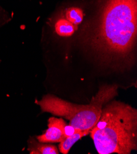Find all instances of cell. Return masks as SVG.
<instances>
[{
    "mask_svg": "<svg viewBox=\"0 0 137 154\" xmlns=\"http://www.w3.org/2000/svg\"><path fill=\"white\" fill-rule=\"evenodd\" d=\"M137 0H107L95 36V46L104 55L127 57L135 45Z\"/></svg>",
    "mask_w": 137,
    "mask_h": 154,
    "instance_id": "cell-1",
    "label": "cell"
},
{
    "mask_svg": "<svg viewBox=\"0 0 137 154\" xmlns=\"http://www.w3.org/2000/svg\"><path fill=\"white\" fill-rule=\"evenodd\" d=\"M90 131L89 130H78L72 135L65 137L62 141L59 143L58 149L60 152L63 154H67L72 146L78 141L81 140L83 137L89 134Z\"/></svg>",
    "mask_w": 137,
    "mask_h": 154,
    "instance_id": "cell-6",
    "label": "cell"
},
{
    "mask_svg": "<svg viewBox=\"0 0 137 154\" xmlns=\"http://www.w3.org/2000/svg\"><path fill=\"white\" fill-rule=\"evenodd\" d=\"M77 29V26L73 25L65 18L58 19L55 24V30L57 35L62 37L72 36Z\"/></svg>",
    "mask_w": 137,
    "mask_h": 154,
    "instance_id": "cell-7",
    "label": "cell"
},
{
    "mask_svg": "<svg viewBox=\"0 0 137 154\" xmlns=\"http://www.w3.org/2000/svg\"><path fill=\"white\" fill-rule=\"evenodd\" d=\"M89 133L99 154H130L137 148V110L117 101L106 104Z\"/></svg>",
    "mask_w": 137,
    "mask_h": 154,
    "instance_id": "cell-2",
    "label": "cell"
},
{
    "mask_svg": "<svg viewBox=\"0 0 137 154\" xmlns=\"http://www.w3.org/2000/svg\"><path fill=\"white\" fill-rule=\"evenodd\" d=\"M117 86L103 85L88 104H77L68 102L52 95L44 96L36 103L42 112L63 117L70 121L69 125L75 129L90 130L99 120L104 104L108 103L117 95Z\"/></svg>",
    "mask_w": 137,
    "mask_h": 154,
    "instance_id": "cell-3",
    "label": "cell"
},
{
    "mask_svg": "<svg viewBox=\"0 0 137 154\" xmlns=\"http://www.w3.org/2000/svg\"><path fill=\"white\" fill-rule=\"evenodd\" d=\"M5 12V11L2 9V8L0 7V23L2 22V19L5 17V15H4Z\"/></svg>",
    "mask_w": 137,
    "mask_h": 154,
    "instance_id": "cell-9",
    "label": "cell"
},
{
    "mask_svg": "<svg viewBox=\"0 0 137 154\" xmlns=\"http://www.w3.org/2000/svg\"><path fill=\"white\" fill-rule=\"evenodd\" d=\"M28 150L30 154H58L59 151L54 145L37 142L33 138L28 141Z\"/></svg>",
    "mask_w": 137,
    "mask_h": 154,
    "instance_id": "cell-5",
    "label": "cell"
},
{
    "mask_svg": "<svg viewBox=\"0 0 137 154\" xmlns=\"http://www.w3.org/2000/svg\"><path fill=\"white\" fill-rule=\"evenodd\" d=\"M67 124L62 118L51 117L48 120V128L44 134L36 137L39 142L44 143H60L65 137V128Z\"/></svg>",
    "mask_w": 137,
    "mask_h": 154,
    "instance_id": "cell-4",
    "label": "cell"
},
{
    "mask_svg": "<svg viewBox=\"0 0 137 154\" xmlns=\"http://www.w3.org/2000/svg\"><path fill=\"white\" fill-rule=\"evenodd\" d=\"M84 15L83 11L78 7L68 8L65 12V19L76 26L79 25L83 22Z\"/></svg>",
    "mask_w": 137,
    "mask_h": 154,
    "instance_id": "cell-8",
    "label": "cell"
}]
</instances>
